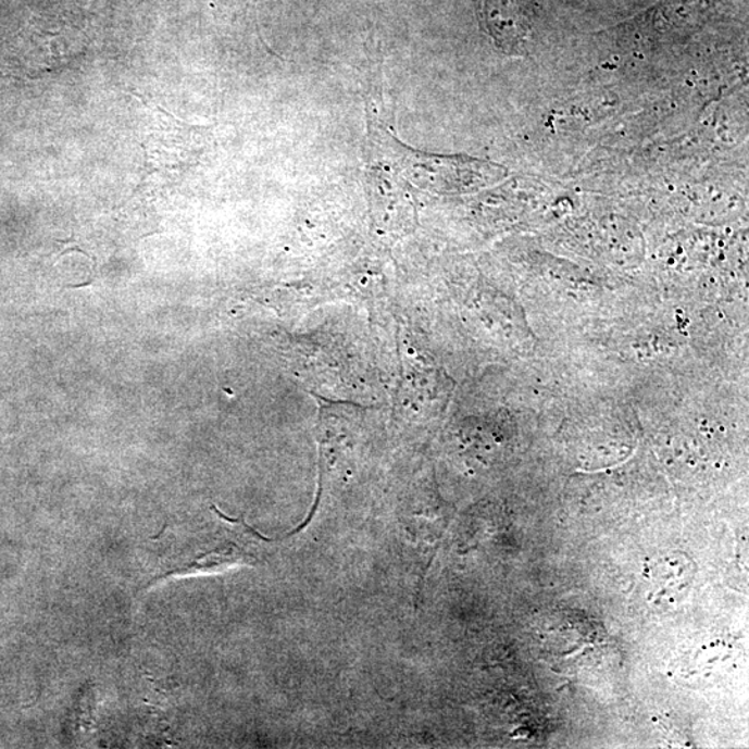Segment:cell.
I'll return each instance as SVG.
<instances>
[{
	"label": "cell",
	"mask_w": 749,
	"mask_h": 749,
	"mask_svg": "<svg viewBox=\"0 0 749 749\" xmlns=\"http://www.w3.org/2000/svg\"><path fill=\"white\" fill-rule=\"evenodd\" d=\"M487 33L508 53H521L529 41L535 12L533 0H485Z\"/></svg>",
	"instance_id": "obj_1"
}]
</instances>
